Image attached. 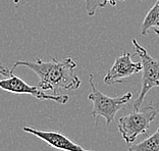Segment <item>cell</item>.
I'll use <instances>...</instances> for the list:
<instances>
[{"mask_svg":"<svg viewBox=\"0 0 159 151\" xmlns=\"http://www.w3.org/2000/svg\"><path fill=\"white\" fill-rule=\"evenodd\" d=\"M151 28L159 29V0H156L155 4L145 16V19L141 26V34L146 36Z\"/></svg>","mask_w":159,"mask_h":151,"instance_id":"ba28073f","label":"cell"},{"mask_svg":"<svg viewBox=\"0 0 159 151\" xmlns=\"http://www.w3.org/2000/svg\"><path fill=\"white\" fill-rule=\"evenodd\" d=\"M13 2H14V3H16V4H17V3L20 2V0H13Z\"/></svg>","mask_w":159,"mask_h":151,"instance_id":"4fadbf2b","label":"cell"},{"mask_svg":"<svg viewBox=\"0 0 159 151\" xmlns=\"http://www.w3.org/2000/svg\"><path fill=\"white\" fill-rule=\"evenodd\" d=\"M142 63L134 62L129 52L122 53L115 59L112 66L110 67L104 77L103 81L106 85H114L125 82L129 77L142 71Z\"/></svg>","mask_w":159,"mask_h":151,"instance_id":"8992f818","label":"cell"},{"mask_svg":"<svg viewBox=\"0 0 159 151\" xmlns=\"http://www.w3.org/2000/svg\"><path fill=\"white\" fill-rule=\"evenodd\" d=\"M10 71L8 69H6V67L2 66L1 64H0V75H3V76H6V75H9Z\"/></svg>","mask_w":159,"mask_h":151,"instance_id":"8fae6325","label":"cell"},{"mask_svg":"<svg viewBox=\"0 0 159 151\" xmlns=\"http://www.w3.org/2000/svg\"><path fill=\"white\" fill-rule=\"evenodd\" d=\"M0 89L14 94H29L39 100H52L59 104H66L70 101V96L61 94H47L37 86L29 85L21 80L13 71H10L8 78L0 79Z\"/></svg>","mask_w":159,"mask_h":151,"instance_id":"5b68a950","label":"cell"},{"mask_svg":"<svg viewBox=\"0 0 159 151\" xmlns=\"http://www.w3.org/2000/svg\"><path fill=\"white\" fill-rule=\"evenodd\" d=\"M133 45L136 50V54L140 57L142 63V87L139 96L133 104L134 110H139L142 106L147 93L152 88L159 87V60H156L149 55L147 50L142 47L136 39H133Z\"/></svg>","mask_w":159,"mask_h":151,"instance_id":"277c9868","label":"cell"},{"mask_svg":"<svg viewBox=\"0 0 159 151\" xmlns=\"http://www.w3.org/2000/svg\"><path fill=\"white\" fill-rule=\"evenodd\" d=\"M159 113V102H150L143 109L119 117L118 130L126 143H134L140 135L147 134L150 124Z\"/></svg>","mask_w":159,"mask_h":151,"instance_id":"7a4b0ae2","label":"cell"},{"mask_svg":"<svg viewBox=\"0 0 159 151\" xmlns=\"http://www.w3.org/2000/svg\"><path fill=\"white\" fill-rule=\"evenodd\" d=\"M17 66H26L33 71L39 78L37 87L43 91L50 90L54 94H59L63 90H75L81 86V80L75 71L77 63L70 57L63 59L51 57L49 62L40 58L35 62L17 60L13 63L11 71L14 73Z\"/></svg>","mask_w":159,"mask_h":151,"instance_id":"6da1fadb","label":"cell"},{"mask_svg":"<svg viewBox=\"0 0 159 151\" xmlns=\"http://www.w3.org/2000/svg\"><path fill=\"white\" fill-rule=\"evenodd\" d=\"M23 130L27 133L36 136L39 139L43 140L47 144L53 148L62 151H93L90 149H86L83 146L77 144L62 133L58 131H49V130H37V129L31 127H24Z\"/></svg>","mask_w":159,"mask_h":151,"instance_id":"52a82bcc","label":"cell"},{"mask_svg":"<svg viewBox=\"0 0 159 151\" xmlns=\"http://www.w3.org/2000/svg\"><path fill=\"white\" fill-rule=\"evenodd\" d=\"M89 83L91 86V92L89 93L88 98L93 103L92 117H96V123L100 117H103L106 121V124L109 126L113 121L117 111L131 101L133 94L131 92H128L124 95L116 97H109L103 94L94 84V75H90Z\"/></svg>","mask_w":159,"mask_h":151,"instance_id":"3957f363","label":"cell"},{"mask_svg":"<svg viewBox=\"0 0 159 151\" xmlns=\"http://www.w3.org/2000/svg\"><path fill=\"white\" fill-rule=\"evenodd\" d=\"M117 1H125V0H85L87 13H88V16H93L96 13L97 9L102 8L107 4L114 6L116 5Z\"/></svg>","mask_w":159,"mask_h":151,"instance_id":"30bf717a","label":"cell"},{"mask_svg":"<svg viewBox=\"0 0 159 151\" xmlns=\"http://www.w3.org/2000/svg\"><path fill=\"white\" fill-rule=\"evenodd\" d=\"M154 33L156 34V35L158 36V37H159V29H156V28H155V29H154Z\"/></svg>","mask_w":159,"mask_h":151,"instance_id":"7c38bea8","label":"cell"},{"mask_svg":"<svg viewBox=\"0 0 159 151\" xmlns=\"http://www.w3.org/2000/svg\"><path fill=\"white\" fill-rule=\"evenodd\" d=\"M129 151H159V127L156 132L142 142L134 144L129 148Z\"/></svg>","mask_w":159,"mask_h":151,"instance_id":"9c48e42d","label":"cell"}]
</instances>
